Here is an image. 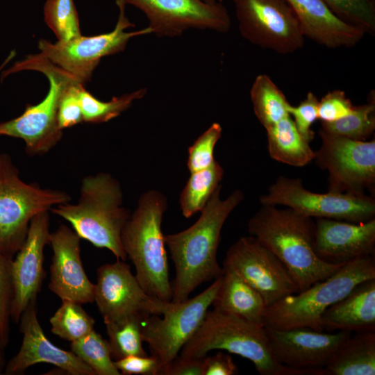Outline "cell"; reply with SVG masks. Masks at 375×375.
Wrapping results in <instances>:
<instances>
[{
  "mask_svg": "<svg viewBox=\"0 0 375 375\" xmlns=\"http://www.w3.org/2000/svg\"><path fill=\"white\" fill-rule=\"evenodd\" d=\"M71 351L87 364L96 375H120L111 356L108 340L92 331L70 344Z\"/></svg>",
  "mask_w": 375,
  "mask_h": 375,
  "instance_id": "obj_32",
  "label": "cell"
},
{
  "mask_svg": "<svg viewBox=\"0 0 375 375\" xmlns=\"http://www.w3.org/2000/svg\"><path fill=\"white\" fill-rule=\"evenodd\" d=\"M222 282V276L194 298L173 303L161 315H153L142 322V338L151 355L162 367L173 360L191 338L212 306Z\"/></svg>",
  "mask_w": 375,
  "mask_h": 375,
  "instance_id": "obj_11",
  "label": "cell"
},
{
  "mask_svg": "<svg viewBox=\"0 0 375 375\" xmlns=\"http://www.w3.org/2000/svg\"><path fill=\"white\" fill-rule=\"evenodd\" d=\"M221 190L220 184L193 225L164 235L175 268V276L171 282L173 303L187 300L201 284L215 280L223 274V267L217 259L221 231L231 212L244 199V193L235 190L222 200Z\"/></svg>",
  "mask_w": 375,
  "mask_h": 375,
  "instance_id": "obj_1",
  "label": "cell"
},
{
  "mask_svg": "<svg viewBox=\"0 0 375 375\" xmlns=\"http://www.w3.org/2000/svg\"><path fill=\"white\" fill-rule=\"evenodd\" d=\"M49 211L31 221L26 238L12 260L13 298L11 320L17 324L25 308L36 301L44 278V249L49 244Z\"/></svg>",
  "mask_w": 375,
  "mask_h": 375,
  "instance_id": "obj_18",
  "label": "cell"
},
{
  "mask_svg": "<svg viewBox=\"0 0 375 375\" xmlns=\"http://www.w3.org/2000/svg\"><path fill=\"white\" fill-rule=\"evenodd\" d=\"M144 319L133 316L117 322H105L112 360L128 356H147L142 347V326Z\"/></svg>",
  "mask_w": 375,
  "mask_h": 375,
  "instance_id": "obj_30",
  "label": "cell"
},
{
  "mask_svg": "<svg viewBox=\"0 0 375 375\" xmlns=\"http://www.w3.org/2000/svg\"><path fill=\"white\" fill-rule=\"evenodd\" d=\"M141 10L158 37L180 36L189 28L226 33L231 25L226 8L203 0H122Z\"/></svg>",
  "mask_w": 375,
  "mask_h": 375,
  "instance_id": "obj_16",
  "label": "cell"
},
{
  "mask_svg": "<svg viewBox=\"0 0 375 375\" xmlns=\"http://www.w3.org/2000/svg\"><path fill=\"white\" fill-rule=\"evenodd\" d=\"M271 351L282 365L301 372L302 375H323V368L351 332L336 333L308 328L288 330L265 326Z\"/></svg>",
  "mask_w": 375,
  "mask_h": 375,
  "instance_id": "obj_17",
  "label": "cell"
},
{
  "mask_svg": "<svg viewBox=\"0 0 375 375\" xmlns=\"http://www.w3.org/2000/svg\"><path fill=\"white\" fill-rule=\"evenodd\" d=\"M44 21L59 42L81 36L78 12L73 0H47L44 6Z\"/></svg>",
  "mask_w": 375,
  "mask_h": 375,
  "instance_id": "obj_34",
  "label": "cell"
},
{
  "mask_svg": "<svg viewBox=\"0 0 375 375\" xmlns=\"http://www.w3.org/2000/svg\"><path fill=\"white\" fill-rule=\"evenodd\" d=\"M367 103L353 106L347 115L331 122H322L321 131L332 135L354 140H367L375 131L374 92Z\"/></svg>",
  "mask_w": 375,
  "mask_h": 375,
  "instance_id": "obj_29",
  "label": "cell"
},
{
  "mask_svg": "<svg viewBox=\"0 0 375 375\" xmlns=\"http://www.w3.org/2000/svg\"><path fill=\"white\" fill-rule=\"evenodd\" d=\"M94 285V301L104 323L161 315L171 304L147 293L124 260L100 266Z\"/></svg>",
  "mask_w": 375,
  "mask_h": 375,
  "instance_id": "obj_14",
  "label": "cell"
},
{
  "mask_svg": "<svg viewBox=\"0 0 375 375\" xmlns=\"http://www.w3.org/2000/svg\"><path fill=\"white\" fill-rule=\"evenodd\" d=\"M215 349L248 359L261 375H302L276 361L265 326L212 310L208 311L199 328L181 349V355L203 358Z\"/></svg>",
  "mask_w": 375,
  "mask_h": 375,
  "instance_id": "obj_7",
  "label": "cell"
},
{
  "mask_svg": "<svg viewBox=\"0 0 375 375\" xmlns=\"http://www.w3.org/2000/svg\"><path fill=\"white\" fill-rule=\"evenodd\" d=\"M342 22L365 34H375V0H322Z\"/></svg>",
  "mask_w": 375,
  "mask_h": 375,
  "instance_id": "obj_35",
  "label": "cell"
},
{
  "mask_svg": "<svg viewBox=\"0 0 375 375\" xmlns=\"http://www.w3.org/2000/svg\"><path fill=\"white\" fill-rule=\"evenodd\" d=\"M250 98L254 114L265 130L290 115L288 108L290 103L266 74L256 76L250 90Z\"/></svg>",
  "mask_w": 375,
  "mask_h": 375,
  "instance_id": "obj_27",
  "label": "cell"
},
{
  "mask_svg": "<svg viewBox=\"0 0 375 375\" xmlns=\"http://www.w3.org/2000/svg\"><path fill=\"white\" fill-rule=\"evenodd\" d=\"M237 372L236 365L227 353L218 351L214 356L203 358L201 375H233Z\"/></svg>",
  "mask_w": 375,
  "mask_h": 375,
  "instance_id": "obj_42",
  "label": "cell"
},
{
  "mask_svg": "<svg viewBox=\"0 0 375 375\" xmlns=\"http://www.w3.org/2000/svg\"><path fill=\"white\" fill-rule=\"evenodd\" d=\"M35 305L36 301H31L21 315L22 345L17 354L6 364L3 374H22L32 365L45 362L69 375H96L73 352L60 349L49 340L39 323Z\"/></svg>",
  "mask_w": 375,
  "mask_h": 375,
  "instance_id": "obj_20",
  "label": "cell"
},
{
  "mask_svg": "<svg viewBox=\"0 0 375 375\" xmlns=\"http://www.w3.org/2000/svg\"><path fill=\"white\" fill-rule=\"evenodd\" d=\"M256 290L269 306L300 292L287 267L253 236L239 238L228 249L223 262Z\"/></svg>",
  "mask_w": 375,
  "mask_h": 375,
  "instance_id": "obj_15",
  "label": "cell"
},
{
  "mask_svg": "<svg viewBox=\"0 0 375 375\" xmlns=\"http://www.w3.org/2000/svg\"><path fill=\"white\" fill-rule=\"evenodd\" d=\"M50 318L51 331L70 342L82 338L94 330V320L81 304L64 300Z\"/></svg>",
  "mask_w": 375,
  "mask_h": 375,
  "instance_id": "obj_33",
  "label": "cell"
},
{
  "mask_svg": "<svg viewBox=\"0 0 375 375\" xmlns=\"http://www.w3.org/2000/svg\"><path fill=\"white\" fill-rule=\"evenodd\" d=\"M81 238L66 224L50 233L53 251L49 290L61 299L80 304L94 301V288L87 276L81 258Z\"/></svg>",
  "mask_w": 375,
  "mask_h": 375,
  "instance_id": "obj_19",
  "label": "cell"
},
{
  "mask_svg": "<svg viewBox=\"0 0 375 375\" xmlns=\"http://www.w3.org/2000/svg\"><path fill=\"white\" fill-rule=\"evenodd\" d=\"M203 1L208 3H214L217 2L215 0H203Z\"/></svg>",
  "mask_w": 375,
  "mask_h": 375,
  "instance_id": "obj_45",
  "label": "cell"
},
{
  "mask_svg": "<svg viewBox=\"0 0 375 375\" xmlns=\"http://www.w3.org/2000/svg\"><path fill=\"white\" fill-rule=\"evenodd\" d=\"M316 164L328 172L327 191L365 193L375 184V139L354 140L319 131Z\"/></svg>",
  "mask_w": 375,
  "mask_h": 375,
  "instance_id": "obj_13",
  "label": "cell"
},
{
  "mask_svg": "<svg viewBox=\"0 0 375 375\" xmlns=\"http://www.w3.org/2000/svg\"><path fill=\"white\" fill-rule=\"evenodd\" d=\"M224 169L215 160L209 167L192 173L180 194V207L183 215L190 218L206 206L220 185Z\"/></svg>",
  "mask_w": 375,
  "mask_h": 375,
  "instance_id": "obj_28",
  "label": "cell"
},
{
  "mask_svg": "<svg viewBox=\"0 0 375 375\" xmlns=\"http://www.w3.org/2000/svg\"><path fill=\"white\" fill-rule=\"evenodd\" d=\"M121 374L161 375L162 365L153 356H128L114 360Z\"/></svg>",
  "mask_w": 375,
  "mask_h": 375,
  "instance_id": "obj_41",
  "label": "cell"
},
{
  "mask_svg": "<svg viewBox=\"0 0 375 375\" xmlns=\"http://www.w3.org/2000/svg\"><path fill=\"white\" fill-rule=\"evenodd\" d=\"M353 106L344 91L328 92L319 100L318 119L322 122H334L349 115Z\"/></svg>",
  "mask_w": 375,
  "mask_h": 375,
  "instance_id": "obj_40",
  "label": "cell"
},
{
  "mask_svg": "<svg viewBox=\"0 0 375 375\" xmlns=\"http://www.w3.org/2000/svg\"><path fill=\"white\" fill-rule=\"evenodd\" d=\"M241 35L251 43L280 54L304 44L299 19L286 0H232Z\"/></svg>",
  "mask_w": 375,
  "mask_h": 375,
  "instance_id": "obj_10",
  "label": "cell"
},
{
  "mask_svg": "<svg viewBox=\"0 0 375 375\" xmlns=\"http://www.w3.org/2000/svg\"><path fill=\"white\" fill-rule=\"evenodd\" d=\"M319 325L322 331L375 330V278L357 285L347 296L328 308Z\"/></svg>",
  "mask_w": 375,
  "mask_h": 375,
  "instance_id": "obj_23",
  "label": "cell"
},
{
  "mask_svg": "<svg viewBox=\"0 0 375 375\" xmlns=\"http://www.w3.org/2000/svg\"><path fill=\"white\" fill-rule=\"evenodd\" d=\"M23 70H35L44 74L49 82V92L40 103L28 105L19 117L0 122V136L19 138L24 141L28 155L42 156L50 151L62 139L63 133L58 127L57 112L63 92L72 83L81 81L40 53L28 55L15 62L2 74L1 78Z\"/></svg>",
  "mask_w": 375,
  "mask_h": 375,
  "instance_id": "obj_6",
  "label": "cell"
},
{
  "mask_svg": "<svg viewBox=\"0 0 375 375\" xmlns=\"http://www.w3.org/2000/svg\"><path fill=\"white\" fill-rule=\"evenodd\" d=\"M374 278V255L348 261L326 279L268 306L265 326L280 330L308 328L322 331L319 320L324 311L357 285Z\"/></svg>",
  "mask_w": 375,
  "mask_h": 375,
  "instance_id": "obj_5",
  "label": "cell"
},
{
  "mask_svg": "<svg viewBox=\"0 0 375 375\" xmlns=\"http://www.w3.org/2000/svg\"><path fill=\"white\" fill-rule=\"evenodd\" d=\"M315 224L293 209L262 205L249 219L248 231L287 267L300 291L324 280L343 264L320 259L314 250Z\"/></svg>",
  "mask_w": 375,
  "mask_h": 375,
  "instance_id": "obj_2",
  "label": "cell"
},
{
  "mask_svg": "<svg viewBox=\"0 0 375 375\" xmlns=\"http://www.w3.org/2000/svg\"><path fill=\"white\" fill-rule=\"evenodd\" d=\"M375 333L356 332L345 340L323 368V375H374Z\"/></svg>",
  "mask_w": 375,
  "mask_h": 375,
  "instance_id": "obj_25",
  "label": "cell"
},
{
  "mask_svg": "<svg viewBox=\"0 0 375 375\" xmlns=\"http://www.w3.org/2000/svg\"><path fill=\"white\" fill-rule=\"evenodd\" d=\"M315 224L314 250L322 260L343 264L374 255L375 218L360 223L317 218Z\"/></svg>",
  "mask_w": 375,
  "mask_h": 375,
  "instance_id": "obj_21",
  "label": "cell"
},
{
  "mask_svg": "<svg viewBox=\"0 0 375 375\" xmlns=\"http://www.w3.org/2000/svg\"><path fill=\"white\" fill-rule=\"evenodd\" d=\"M123 199L118 180L109 173L99 172L82 179L76 203H60L51 211L67 221L81 238L125 261L128 257L122 231L131 212L123 206Z\"/></svg>",
  "mask_w": 375,
  "mask_h": 375,
  "instance_id": "obj_3",
  "label": "cell"
},
{
  "mask_svg": "<svg viewBox=\"0 0 375 375\" xmlns=\"http://www.w3.org/2000/svg\"><path fill=\"white\" fill-rule=\"evenodd\" d=\"M203 358L177 356L163 367L161 375H201Z\"/></svg>",
  "mask_w": 375,
  "mask_h": 375,
  "instance_id": "obj_43",
  "label": "cell"
},
{
  "mask_svg": "<svg viewBox=\"0 0 375 375\" xmlns=\"http://www.w3.org/2000/svg\"><path fill=\"white\" fill-rule=\"evenodd\" d=\"M261 205L284 206L309 217L353 223L375 218V199L365 193H317L304 188L301 178L279 176L260 197Z\"/></svg>",
  "mask_w": 375,
  "mask_h": 375,
  "instance_id": "obj_9",
  "label": "cell"
},
{
  "mask_svg": "<svg viewBox=\"0 0 375 375\" xmlns=\"http://www.w3.org/2000/svg\"><path fill=\"white\" fill-rule=\"evenodd\" d=\"M119 14L115 28L109 33L94 36H80L69 42L51 43L40 40V54L51 62L76 77L83 84L89 81L101 58L123 51L128 40L135 36L152 33L149 27L126 32L134 27L126 16V3L116 0Z\"/></svg>",
  "mask_w": 375,
  "mask_h": 375,
  "instance_id": "obj_12",
  "label": "cell"
},
{
  "mask_svg": "<svg viewBox=\"0 0 375 375\" xmlns=\"http://www.w3.org/2000/svg\"><path fill=\"white\" fill-rule=\"evenodd\" d=\"M268 152L280 162L303 167L314 160L315 151L298 132L290 115L266 129Z\"/></svg>",
  "mask_w": 375,
  "mask_h": 375,
  "instance_id": "obj_26",
  "label": "cell"
},
{
  "mask_svg": "<svg viewBox=\"0 0 375 375\" xmlns=\"http://www.w3.org/2000/svg\"><path fill=\"white\" fill-rule=\"evenodd\" d=\"M167 199L160 192L142 193L122 231L123 249L135 269V277L149 294L171 302L172 289L161 224Z\"/></svg>",
  "mask_w": 375,
  "mask_h": 375,
  "instance_id": "obj_4",
  "label": "cell"
},
{
  "mask_svg": "<svg viewBox=\"0 0 375 375\" xmlns=\"http://www.w3.org/2000/svg\"><path fill=\"white\" fill-rule=\"evenodd\" d=\"M318 103L317 97L312 92H309L305 99L297 106L290 104L288 108L298 132L308 143L315 136L311 126L318 119Z\"/></svg>",
  "mask_w": 375,
  "mask_h": 375,
  "instance_id": "obj_39",
  "label": "cell"
},
{
  "mask_svg": "<svg viewBox=\"0 0 375 375\" xmlns=\"http://www.w3.org/2000/svg\"><path fill=\"white\" fill-rule=\"evenodd\" d=\"M83 83L76 81L69 85L63 92L58 108L57 120L60 129L72 127L83 122L79 98L80 89Z\"/></svg>",
  "mask_w": 375,
  "mask_h": 375,
  "instance_id": "obj_38",
  "label": "cell"
},
{
  "mask_svg": "<svg viewBox=\"0 0 375 375\" xmlns=\"http://www.w3.org/2000/svg\"><path fill=\"white\" fill-rule=\"evenodd\" d=\"M147 92L146 88H140L120 97H113L108 101H102L83 86L79 91V98L83 122L91 124L107 122L128 110L135 101L143 98Z\"/></svg>",
  "mask_w": 375,
  "mask_h": 375,
  "instance_id": "obj_31",
  "label": "cell"
},
{
  "mask_svg": "<svg viewBox=\"0 0 375 375\" xmlns=\"http://www.w3.org/2000/svg\"><path fill=\"white\" fill-rule=\"evenodd\" d=\"M217 2L222 3L223 0H215Z\"/></svg>",
  "mask_w": 375,
  "mask_h": 375,
  "instance_id": "obj_46",
  "label": "cell"
},
{
  "mask_svg": "<svg viewBox=\"0 0 375 375\" xmlns=\"http://www.w3.org/2000/svg\"><path fill=\"white\" fill-rule=\"evenodd\" d=\"M6 366L4 350L0 348V374H3Z\"/></svg>",
  "mask_w": 375,
  "mask_h": 375,
  "instance_id": "obj_44",
  "label": "cell"
},
{
  "mask_svg": "<svg viewBox=\"0 0 375 375\" xmlns=\"http://www.w3.org/2000/svg\"><path fill=\"white\" fill-rule=\"evenodd\" d=\"M295 12L305 38L328 49L353 47L365 35L338 18L322 0H286Z\"/></svg>",
  "mask_w": 375,
  "mask_h": 375,
  "instance_id": "obj_22",
  "label": "cell"
},
{
  "mask_svg": "<svg viewBox=\"0 0 375 375\" xmlns=\"http://www.w3.org/2000/svg\"><path fill=\"white\" fill-rule=\"evenodd\" d=\"M12 260L0 252V348L3 350H5L10 341L13 298Z\"/></svg>",
  "mask_w": 375,
  "mask_h": 375,
  "instance_id": "obj_36",
  "label": "cell"
},
{
  "mask_svg": "<svg viewBox=\"0 0 375 375\" xmlns=\"http://www.w3.org/2000/svg\"><path fill=\"white\" fill-rule=\"evenodd\" d=\"M212 305L215 310L264 327L267 308L261 294L233 269L223 267L222 282Z\"/></svg>",
  "mask_w": 375,
  "mask_h": 375,
  "instance_id": "obj_24",
  "label": "cell"
},
{
  "mask_svg": "<svg viewBox=\"0 0 375 375\" xmlns=\"http://www.w3.org/2000/svg\"><path fill=\"white\" fill-rule=\"evenodd\" d=\"M222 133L221 125L214 122L189 147L187 167L190 173L205 169L215 162L214 149Z\"/></svg>",
  "mask_w": 375,
  "mask_h": 375,
  "instance_id": "obj_37",
  "label": "cell"
},
{
  "mask_svg": "<svg viewBox=\"0 0 375 375\" xmlns=\"http://www.w3.org/2000/svg\"><path fill=\"white\" fill-rule=\"evenodd\" d=\"M71 196L60 190L28 183L8 153H0V252L14 258L23 244L32 219L50 211Z\"/></svg>",
  "mask_w": 375,
  "mask_h": 375,
  "instance_id": "obj_8",
  "label": "cell"
}]
</instances>
